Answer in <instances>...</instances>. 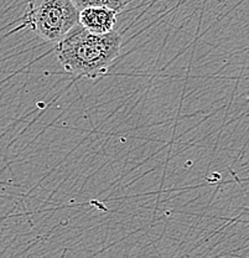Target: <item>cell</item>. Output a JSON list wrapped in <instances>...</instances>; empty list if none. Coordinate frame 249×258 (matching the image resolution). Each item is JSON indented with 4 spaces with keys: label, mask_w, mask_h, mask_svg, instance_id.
Returning a JSON list of instances; mask_svg holds the SVG:
<instances>
[{
    "label": "cell",
    "mask_w": 249,
    "mask_h": 258,
    "mask_svg": "<svg viewBox=\"0 0 249 258\" xmlns=\"http://www.w3.org/2000/svg\"><path fill=\"white\" fill-rule=\"evenodd\" d=\"M78 10L88 7H104L109 8L112 10H116L117 13L122 12L132 0H72Z\"/></svg>",
    "instance_id": "obj_4"
},
{
    "label": "cell",
    "mask_w": 249,
    "mask_h": 258,
    "mask_svg": "<svg viewBox=\"0 0 249 258\" xmlns=\"http://www.w3.org/2000/svg\"><path fill=\"white\" fill-rule=\"evenodd\" d=\"M117 16L109 8L88 7L78 10V24L93 34H108L116 28Z\"/></svg>",
    "instance_id": "obj_3"
},
{
    "label": "cell",
    "mask_w": 249,
    "mask_h": 258,
    "mask_svg": "<svg viewBox=\"0 0 249 258\" xmlns=\"http://www.w3.org/2000/svg\"><path fill=\"white\" fill-rule=\"evenodd\" d=\"M55 50L66 72L76 77L97 80L119 57L122 36L116 30L93 34L77 24L56 44Z\"/></svg>",
    "instance_id": "obj_1"
},
{
    "label": "cell",
    "mask_w": 249,
    "mask_h": 258,
    "mask_svg": "<svg viewBox=\"0 0 249 258\" xmlns=\"http://www.w3.org/2000/svg\"><path fill=\"white\" fill-rule=\"evenodd\" d=\"M21 20L37 36L57 44L78 24V9L72 0H28Z\"/></svg>",
    "instance_id": "obj_2"
}]
</instances>
